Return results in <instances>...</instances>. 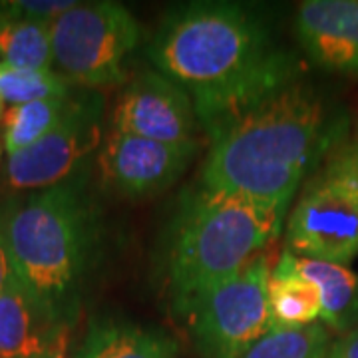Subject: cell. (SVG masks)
Listing matches in <instances>:
<instances>
[{
	"label": "cell",
	"instance_id": "obj_1",
	"mask_svg": "<svg viewBox=\"0 0 358 358\" xmlns=\"http://www.w3.org/2000/svg\"><path fill=\"white\" fill-rule=\"evenodd\" d=\"M150 58L192 96L205 134L301 70L294 56L277 48L267 22L233 2L171 10L150 44Z\"/></svg>",
	"mask_w": 358,
	"mask_h": 358
},
{
	"label": "cell",
	"instance_id": "obj_2",
	"mask_svg": "<svg viewBox=\"0 0 358 358\" xmlns=\"http://www.w3.org/2000/svg\"><path fill=\"white\" fill-rule=\"evenodd\" d=\"M207 140L201 185L289 209L338 138L319 92L299 76L207 131Z\"/></svg>",
	"mask_w": 358,
	"mask_h": 358
},
{
	"label": "cell",
	"instance_id": "obj_3",
	"mask_svg": "<svg viewBox=\"0 0 358 358\" xmlns=\"http://www.w3.org/2000/svg\"><path fill=\"white\" fill-rule=\"evenodd\" d=\"M16 279L52 317L74 324L103 249L102 213L74 176L0 215Z\"/></svg>",
	"mask_w": 358,
	"mask_h": 358
},
{
	"label": "cell",
	"instance_id": "obj_4",
	"mask_svg": "<svg viewBox=\"0 0 358 358\" xmlns=\"http://www.w3.org/2000/svg\"><path fill=\"white\" fill-rule=\"evenodd\" d=\"M287 209L201 183L183 192L162 243V285L176 315L267 251Z\"/></svg>",
	"mask_w": 358,
	"mask_h": 358
},
{
	"label": "cell",
	"instance_id": "obj_5",
	"mask_svg": "<svg viewBox=\"0 0 358 358\" xmlns=\"http://www.w3.org/2000/svg\"><path fill=\"white\" fill-rule=\"evenodd\" d=\"M287 249L346 265L358 257V141H334L287 219Z\"/></svg>",
	"mask_w": 358,
	"mask_h": 358
},
{
	"label": "cell",
	"instance_id": "obj_6",
	"mask_svg": "<svg viewBox=\"0 0 358 358\" xmlns=\"http://www.w3.org/2000/svg\"><path fill=\"white\" fill-rule=\"evenodd\" d=\"M52 56L70 84L117 86L140 42V24L124 4L76 2L50 24Z\"/></svg>",
	"mask_w": 358,
	"mask_h": 358
},
{
	"label": "cell",
	"instance_id": "obj_7",
	"mask_svg": "<svg viewBox=\"0 0 358 358\" xmlns=\"http://www.w3.org/2000/svg\"><path fill=\"white\" fill-rule=\"evenodd\" d=\"M273 268L267 249L181 315L199 357L241 358L273 329L267 294Z\"/></svg>",
	"mask_w": 358,
	"mask_h": 358
},
{
	"label": "cell",
	"instance_id": "obj_8",
	"mask_svg": "<svg viewBox=\"0 0 358 358\" xmlns=\"http://www.w3.org/2000/svg\"><path fill=\"white\" fill-rule=\"evenodd\" d=\"M102 117L103 98L98 92L70 96L62 120L50 134L8 155V185L14 189H50L78 176V167L102 141Z\"/></svg>",
	"mask_w": 358,
	"mask_h": 358
},
{
	"label": "cell",
	"instance_id": "obj_9",
	"mask_svg": "<svg viewBox=\"0 0 358 358\" xmlns=\"http://www.w3.org/2000/svg\"><path fill=\"white\" fill-rule=\"evenodd\" d=\"M199 148V141L166 143L112 129L98 154L102 183L128 199L152 197L185 173Z\"/></svg>",
	"mask_w": 358,
	"mask_h": 358
},
{
	"label": "cell",
	"instance_id": "obj_10",
	"mask_svg": "<svg viewBox=\"0 0 358 358\" xmlns=\"http://www.w3.org/2000/svg\"><path fill=\"white\" fill-rule=\"evenodd\" d=\"M114 129L166 143L197 141L192 96L159 72H141L117 96Z\"/></svg>",
	"mask_w": 358,
	"mask_h": 358
},
{
	"label": "cell",
	"instance_id": "obj_11",
	"mask_svg": "<svg viewBox=\"0 0 358 358\" xmlns=\"http://www.w3.org/2000/svg\"><path fill=\"white\" fill-rule=\"evenodd\" d=\"M294 32L320 68L358 76V0H307L296 8Z\"/></svg>",
	"mask_w": 358,
	"mask_h": 358
},
{
	"label": "cell",
	"instance_id": "obj_12",
	"mask_svg": "<svg viewBox=\"0 0 358 358\" xmlns=\"http://www.w3.org/2000/svg\"><path fill=\"white\" fill-rule=\"evenodd\" d=\"M70 329L52 317L13 273L0 293V358H66Z\"/></svg>",
	"mask_w": 358,
	"mask_h": 358
},
{
	"label": "cell",
	"instance_id": "obj_13",
	"mask_svg": "<svg viewBox=\"0 0 358 358\" xmlns=\"http://www.w3.org/2000/svg\"><path fill=\"white\" fill-rule=\"evenodd\" d=\"M275 271L293 273L317 285L322 301L320 319L336 331H355L358 322V275L346 265L301 257L289 249L279 257Z\"/></svg>",
	"mask_w": 358,
	"mask_h": 358
},
{
	"label": "cell",
	"instance_id": "obj_14",
	"mask_svg": "<svg viewBox=\"0 0 358 358\" xmlns=\"http://www.w3.org/2000/svg\"><path fill=\"white\" fill-rule=\"evenodd\" d=\"M178 343L155 327L122 319L92 322L76 358H176Z\"/></svg>",
	"mask_w": 358,
	"mask_h": 358
},
{
	"label": "cell",
	"instance_id": "obj_15",
	"mask_svg": "<svg viewBox=\"0 0 358 358\" xmlns=\"http://www.w3.org/2000/svg\"><path fill=\"white\" fill-rule=\"evenodd\" d=\"M267 294L273 329L307 327L319 319L322 313V301L317 285L293 273H281L273 268Z\"/></svg>",
	"mask_w": 358,
	"mask_h": 358
},
{
	"label": "cell",
	"instance_id": "obj_16",
	"mask_svg": "<svg viewBox=\"0 0 358 358\" xmlns=\"http://www.w3.org/2000/svg\"><path fill=\"white\" fill-rule=\"evenodd\" d=\"M52 22L6 18L0 16V58L2 64L50 72L52 56Z\"/></svg>",
	"mask_w": 358,
	"mask_h": 358
},
{
	"label": "cell",
	"instance_id": "obj_17",
	"mask_svg": "<svg viewBox=\"0 0 358 358\" xmlns=\"http://www.w3.org/2000/svg\"><path fill=\"white\" fill-rule=\"evenodd\" d=\"M68 98L40 100L8 108L2 115L4 148L8 155L22 152L42 140L46 134H50L64 115Z\"/></svg>",
	"mask_w": 358,
	"mask_h": 358
},
{
	"label": "cell",
	"instance_id": "obj_18",
	"mask_svg": "<svg viewBox=\"0 0 358 358\" xmlns=\"http://www.w3.org/2000/svg\"><path fill=\"white\" fill-rule=\"evenodd\" d=\"M329 348V329L313 322L296 329H271L241 358H324Z\"/></svg>",
	"mask_w": 358,
	"mask_h": 358
},
{
	"label": "cell",
	"instance_id": "obj_19",
	"mask_svg": "<svg viewBox=\"0 0 358 358\" xmlns=\"http://www.w3.org/2000/svg\"><path fill=\"white\" fill-rule=\"evenodd\" d=\"M70 82L62 74L22 70L0 62V102L22 106L40 100H60L70 96Z\"/></svg>",
	"mask_w": 358,
	"mask_h": 358
},
{
	"label": "cell",
	"instance_id": "obj_20",
	"mask_svg": "<svg viewBox=\"0 0 358 358\" xmlns=\"http://www.w3.org/2000/svg\"><path fill=\"white\" fill-rule=\"evenodd\" d=\"M74 4L76 2L70 0H10V2H0V16L52 22L60 14L70 10Z\"/></svg>",
	"mask_w": 358,
	"mask_h": 358
},
{
	"label": "cell",
	"instance_id": "obj_21",
	"mask_svg": "<svg viewBox=\"0 0 358 358\" xmlns=\"http://www.w3.org/2000/svg\"><path fill=\"white\" fill-rule=\"evenodd\" d=\"M13 263H10V255L6 249V241H4V233H2V223H0V293L4 289V285L13 277Z\"/></svg>",
	"mask_w": 358,
	"mask_h": 358
},
{
	"label": "cell",
	"instance_id": "obj_22",
	"mask_svg": "<svg viewBox=\"0 0 358 358\" xmlns=\"http://www.w3.org/2000/svg\"><path fill=\"white\" fill-rule=\"evenodd\" d=\"M338 346H341V358H358V327L346 334L343 341H338Z\"/></svg>",
	"mask_w": 358,
	"mask_h": 358
},
{
	"label": "cell",
	"instance_id": "obj_23",
	"mask_svg": "<svg viewBox=\"0 0 358 358\" xmlns=\"http://www.w3.org/2000/svg\"><path fill=\"white\" fill-rule=\"evenodd\" d=\"M324 358H341V346H338V341L331 345V348H329V352H327V357Z\"/></svg>",
	"mask_w": 358,
	"mask_h": 358
},
{
	"label": "cell",
	"instance_id": "obj_24",
	"mask_svg": "<svg viewBox=\"0 0 358 358\" xmlns=\"http://www.w3.org/2000/svg\"><path fill=\"white\" fill-rule=\"evenodd\" d=\"M2 115H4V103L0 102V120H2Z\"/></svg>",
	"mask_w": 358,
	"mask_h": 358
},
{
	"label": "cell",
	"instance_id": "obj_25",
	"mask_svg": "<svg viewBox=\"0 0 358 358\" xmlns=\"http://www.w3.org/2000/svg\"><path fill=\"white\" fill-rule=\"evenodd\" d=\"M0 154H2V150H0Z\"/></svg>",
	"mask_w": 358,
	"mask_h": 358
},
{
	"label": "cell",
	"instance_id": "obj_26",
	"mask_svg": "<svg viewBox=\"0 0 358 358\" xmlns=\"http://www.w3.org/2000/svg\"><path fill=\"white\" fill-rule=\"evenodd\" d=\"M357 141H358V140H357Z\"/></svg>",
	"mask_w": 358,
	"mask_h": 358
}]
</instances>
